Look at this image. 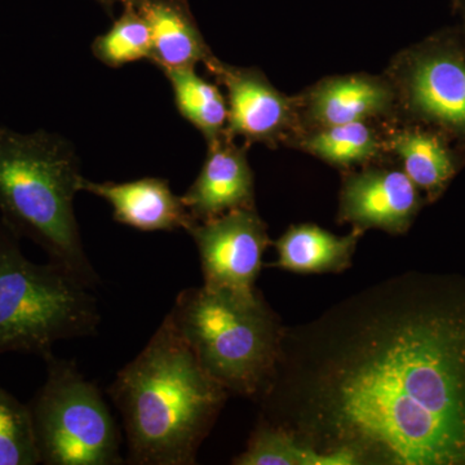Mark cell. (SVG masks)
Listing matches in <instances>:
<instances>
[{
	"mask_svg": "<svg viewBox=\"0 0 465 465\" xmlns=\"http://www.w3.org/2000/svg\"><path fill=\"white\" fill-rule=\"evenodd\" d=\"M256 402L358 465H465V275H396L284 327Z\"/></svg>",
	"mask_w": 465,
	"mask_h": 465,
	"instance_id": "6da1fadb",
	"label": "cell"
},
{
	"mask_svg": "<svg viewBox=\"0 0 465 465\" xmlns=\"http://www.w3.org/2000/svg\"><path fill=\"white\" fill-rule=\"evenodd\" d=\"M81 162L57 134H20L0 125V215L17 237L94 289L100 277L85 253L74 211Z\"/></svg>",
	"mask_w": 465,
	"mask_h": 465,
	"instance_id": "3957f363",
	"label": "cell"
},
{
	"mask_svg": "<svg viewBox=\"0 0 465 465\" xmlns=\"http://www.w3.org/2000/svg\"><path fill=\"white\" fill-rule=\"evenodd\" d=\"M237 465H358L345 452H321L289 430L259 420L247 448L232 459Z\"/></svg>",
	"mask_w": 465,
	"mask_h": 465,
	"instance_id": "ac0fdd59",
	"label": "cell"
},
{
	"mask_svg": "<svg viewBox=\"0 0 465 465\" xmlns=\"http://www.w3.org/2000/svg\"><path fill=\"white\" fill-rule=\"evenodd\" d=\"M384 145L370 122L313 128L298 143L309 154L342 168L370 163L381 155Z\"/></svg>",
	"mask_w": 465,
	"mask_h": 465,
	"instance_id": "d6986e66",
	"label": "cell"
},
{
	"mask_svg": "<svg viewBox=\"0 0 465 465\" xmlns=\"http://www.w3.org/2000/svg\"><path fill=\"white\" fill-rule=\"evenodd\" d=\"M39 463L29 406L0 387V465Z\"/></svg>",
	"mask_w": 465,
	"mask_h": 465,
	"instance_id": "44dd1931",
	"label": "cell"
},
{
	"mask_svg": "<svg viewBox=\"0 0 465 465\" xmlns=\"http://www.w3.org/2000/svg\"><path fill=\"white\" fill-rule=\"evenodd\" d=\"M91 290L54 262H30L0 222V354L45 360L57 341L94 335L101 314Z\"/></svg>",
	"mask_w": 465,
	"mask_h": 465,
	"instance_id": "5b68a950",
	"label": "cell"
},
{
	"mask_svg": "<svg viewBox=\"0 0 465 465\" xmlns=\"http://www.w3.org/2000/svg\"><path fill=\"white\" fill-rule=\"evenodd\" d=\"M173 92L174 105L183 119L194 125L207 143L226 133L228 103L217 85L195 73L194 67L163 72Z\"/></svg>",
	"mask_w": 465,
	"mask_h": 465,
	"instance_id": "e0dca14e",
	"label": "cell"
},
{
	"mask_svg": "<svg viewBox=\"0 0 465 465\" xmlns=\"http://www.w3.org/2000/svg\"><path fill=\"white\" fill-rule=\"evenodd\" d=\"M47 379L35 394L32 411L42 464L118 465V428L97 385L73 361L45 358Z\"/></svg>",
	"mask_w": 465,
	"mask_h": 465,
	"instance_id": "8992f818",
	"label": "cell"
},
{
	"mask_svg": "<svg viewBox=\"0 0 465 465\" xmlns=\"http://www.w3.org/2000/svg\"><path fill=\"white\" fill-rule=\"evenodd\" d=\"M425 202L403 170L367 167L342 182L338 222L363 232L379 229L405 234Z\"/></svg>",
	"mask_w": 465,
	"mask_h": 465,
	"instance_id": "30bf717a",
	"label": "cell"
},
{
	"mask_svg": "<svg viewBox=\"0 0 465 465\" xmlns=\"http://www.w3.org/2000/svg\"><path fill=\"white\" fill-rule=\"evenodd\" d=\"M82 191L108 202L115 222L136 231L188 232L194 224L182 197L173 194L166 179L143 177L127 183H94L84 177Z\"/></svg>",
	"mask_w": 465,
	"mask_h": 465,
	"instance_id": "4fadbf2b",
	"label": "cell"
},
{
	"mask_svg": "<svg viewBox=\"0 0 465 465\" xmlns=\"http://www.w3.org/2000/svg\"><path fill=\"white\" fill-rule=\"evenodd\" d=\"M362 235L358 229L341 237L314 224L292 225L274 242L277 260L269 266L298 274H341L351 268Z\"/></svg>",
	"mask_w": 465,
	"mask_h": 465,
	"instance_id": "2e32d148",
	"label": "cell"
},
{
	"mask_svg": "<svg viewBox=\"0 0 465 465\" xmlns=\"http://www.w3.org/2000/svg\"><path fill=\"white\" fill-rule=\"evenodd\" d=\"M299 99L302 116L313 128L371 122L397 106L391 79L367 74L323 79Z\"/></svg>",
	"mask_w": 465,
	"mask_h": 465,
	"instance_id": "7c38bea8",
	"label": "cell"
},
{
	"mask_svg": "<svg viewBox=\"0 0 465 465\" xmlns=\"http://www.w3.org/2000/svg\"><path fill=\"white\" fill-rule=\"evenodd\" d=\"M204 66L228 92L226 134L232 139L274 146L298 128L299 97L278 91L259 69L228 65L217 57Z\"/></svg>",
	"mask_w": 465,
	"mask_h": 465,
	"instance_id": "9c48e42d",
	"label": "cell"
},
{
	"mask_svg": "<svg viewBox=\"0 0 465 465\" xmlns=\"http://www.w3.org/2000/svg\"><path fill=\"white\" fill-rule=\"evenodd\" d=\"M452 143L439 131L415 125L391 133L385 148L401 159L403 173L433 203L465 164V148Z\"/></svg>",
	"mask_w": 465,
	"mask_h": 465,
	"instance_id": "9a60e30c",
	"label": "cell"
},
{
	"mask_svg": "<svg viewBox=\"0 0 465 465\" xmlns=\"http://www.w3.org/2000/svg\"><path fill=\"white\" fill-rule=\"evenodd\" d=\"M124 11L108 32L92 43L94 56L109 67H122L152 54V38L148 24L127 0L122 2Z\"/></svg>",
	"mask_w": 465,
	"mask_h": 465,
	"instance_id": "ffe728a7",
	"label": "cell"
},
{
	"mask_svg": "<svg viewBox=\"0 0 465 465\" xmlns=\"http://www.w3.org/2000/svg\"><path fill=\"white\" fill-rule=\"evenodd\" d=\"M127 2L148 24L152 38L150 61L162 72L194 67L198 63L206 65L215 57L202 35L188 0Z\"/></svg>",
	"mask_w": 465,
	"mask_h": 465,
	"instance_id": "5bb4252c",
	"label": "cell"
},
{
	"mask_svg": "<svg viewBox=\"0 0 465 465\" xmlns=\"http://www.w3.org/2000/svg\"><path fill=\"white\" fill-rule=\"evenodd\" d=\"M232 140L225 133L216 142L208 143L201 173L182 197L194 223L255 207V185L247 146L241 148Z\"/></svg>",
	"mask_w": 465,
	"mask_h": 465,
	"instance_id": "8fae6325",
	"label": "cell"
},
{
	"mask_svg": "<svg viewBox=\"0 0 465 465\" xmlns=\"http://www.w3.org/2000/svg\"><path fill=\"white\" fill-rule=\"evenodd\" d=\"M198 362L229 394L258 401L277 367L284 326L260 291H182L170 312Z\"/></svg>",
	"mask_w": 465,
	"mask_h": 465,
	"instance_id": "277c9868",
	"label": "cell"
},
{
	"mask_svg": "<svg viewBox=\"0 0 465 465\" xmlns=\"http://www.w3.org/2000/svg\"><path fill=\"white\" fill-rule=\"evenodd\" d=\"M390 79L397 106L416 125L465 148V47L457 33L437 34L407 50Z\"/></svg>",
	"mask_w": 465,
	"mask_h": 465,
	"instance_id": "52a82bcc",
	"label": "cell"
},
{
	"mask_svg": "<svg viewBox=\"0 0 465 465\" xmlns=\"http://www.w3.org/2000/svg\"><path fill=\"white\" fill-rule=\"evenodd\" d=\"M94 2L99 3L101 7L105 9L106 14L113 15L115 5H118V3H121L122 0H94Z\"/></svg>",
	"mask_w": 465,
	"mask_h": 465,
	"instance_id": "7402d4cb",
	"label": "cell"
},
{
	"mask_svg": "<svg viewBox=\"0 0 465 465\" xmlns=\"http://www.w3.org/2000/svg\"><path fill=\"white\" fill-rule=\"evenodd\" d=\"M124 418L128 463L192 465L231 394L204 371L167 314L110 385Z\"/></svg>",
	"mask_w": 465,
	"mask_h": 465,
	"instance_id": "7a4b0ae2",
	"label": "cell"
},
{
	"mask_svg": "<svg viewBox=\"0 0 465 465\" xmlns=\"http://www.w3.org/2000/svg\"><path fill=\"white\" fill-rule=\"evenodd\" d=\"M455 5H458L459 8H460L461 12V18H463V34H464V47H465V0H458V2H455Z\"/></svg>",
	"mask_w": 465,
	"mask_h": 465,
	"instance_id": "603a6c76",
	"label": "cell"
},
{
	"mask_svg": "<svg viewBox=\"0 0 465 465\" xmlns=\"http://www.w3.org/2000/svg\"><path fill=\"white\" fill-rule=\"evenodd\" d=\"M188 232L200 253L203 286L246 298L258 292L255 284L271 238L255 207L194 223Z\"/></svg>",
	"mask_w": 465,
	"mask_h": 465,
	"instance_id": "ba28073f",
	"label": "cell"
}]
</instances>
